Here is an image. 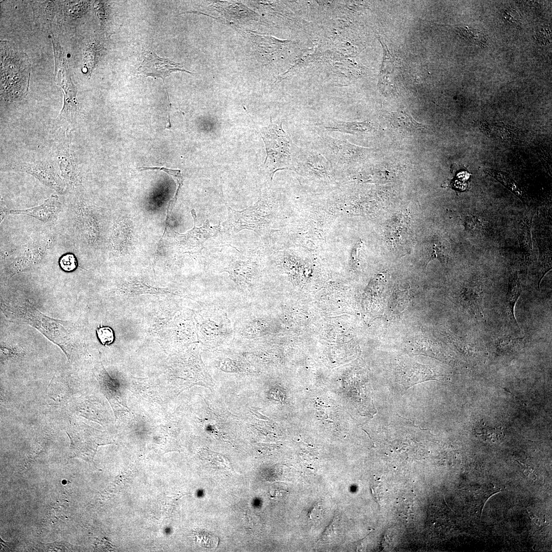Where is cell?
Returning a JSON list of instances; mask_svg holds the SVG:
<instances>
[{
  "instance_id": "13",
  "label": "cell",
  "mask_w": 552,
  "mask_h": 552,
  "mask_svg": "<svg viewBox=\"0 0 552 552\" xmlns=\"http://www.w3.org/2000/svg\"><path fill=\"white\" fill-rule=\"evenodd\" d=\"M326 131H335L353 135H366L375 131V124L369 120L362 122H346L331 120L323 125Z\"/></svg>"
},
{
  "instance_id": "9",
  "label": "cell",
  "mask_w": 552,
  "mask_h": 552,
  "mask_svg": "<svg viewBox=\"0 0 552 552\" xmlns=\"http://www.w3.org/2000/svg\"><path fill=\"white\" fill-rule=\"evenodd\" d=\"M139 73L146 77L151 76L156 78H162L164 80L175 71H185L189 72L184 68L179 63H176L168 59L163 58L157 56L153 51L146 50L144 55V60L138 68Z\"/></svg>"
},
{
  "instance_id": "2",
  "label": "cell",
  "mask_w": 552,
  "mask_h": 552,
  "mask_svg": "<svg viewBox=\"0 0 552 552\" xmlns=\"http://www.w3.org/2000/svg\"><path fill=\"white\" fill-rule=\"evenodd\" d=\"M260 134L266 152L263 166L271 179L278 170L295 171L300 148L283 130L282 123L273 122L271 118L269 125L263 128Z\"/></svg>"
},
{
  "instance_id": "19",
  "label": "cell",
  "mask_w": 552,
  "mask_h": 552,
  "mask_svg": "<svg viewBox=\"0 0 552 552\" xmlns=\"http://www.w3.org/2000/svg\"><path fill=\"white\" fill-rule=\"evenodd\" d=\"M463 301L473 314H481L482 312V297L480 291H476L472 288L468 289L464 292Z\"/></svg>"
},
{
  "instance_id": "29",
  "label": "cell",
  "mask_w": 552,
  "mask_h": 552,
  "mask_svg": "<svg viewBox=\"0 0 552 552\" xmlns=\"http://www.w3.org/2000/svg\"><path fill=\"white\" fill-rule=\"evenodd\" d=\"M504 19L512 24H517L519 20V15L518 12L513 9L509 8L505 10L503 13Z\"/></svg>"
},
{
  "instance_id": "1",
  "label": "cell",
  "mask_w": 552,
  "mask_h": 552,
  "mask_svg": "<svg viewBox=\"0 0 552 552\" xmlns=\"http://www.w3.org/2000/svg\"><path fill=\"white\" fill-rule=\"evenodd\" d=\"M1 42V94L6 101H19L28 91L31 71L29 58L10 42Z\"/></svg>"
},
{
  "instance_id": "24",
  "label": "cell",
  "mask_w": 552,
  "mask_h": 552,
  "mask_svg": "<svg viewBox=\"0 0 552 552\" xmlns=\"http://www.w3.org/2000/svg\"><path fill=\"white\" fill-rule=\"evenodd\" d=\"M338 522L339 517L336 516L333 518L332 522L328 527H327L323 532L321 536L320 541L323 542H331L335 539L337 535Z\"/></svg>"
},
{
  "instance_id": "14",
  "label": "cell",
  "mask_w": 552,
  "mask_h": 552,
  "mask_svg": "<svg viewBox=\"0 0 552 552\" xmlns=\"http://www.w3.org/2000/svg\"><path fill=\"white\" fill-rule=\"evenodd\" d=\"M57 159L61 175L65 183L73 186L79 185L80 175L69 149L65 148L59 151Z\"/></svg>"
},
{
  "instance_id": "21",
  "label": "cell",
  "mask_w": 552,
  "mask_h": 552,
  "mask_svg": "<svg viewBox=\"0 0 552 552\" xmlns=\"http://www.w3.org/2000/svg\"><path fill=\"white\" fill-rule=\"evenodd\" d=\"M425 256L427 258L428 262L434 259L438 258L441 261H444L445 251L444 246L440 244V241L432 240L425 245Z\"/></svg>"
},
{
  "instance_id": "6",
  "label": "cell",
  "mask_w": 552,
  "mask_h": 552,
  "mask_svg": "<svg viewBox=\"0 0 552 552\" xmlns=\"http://www.w3.org/2000/svg\"><path fill=\"white\" fill-rule=\"evenodd\" d=\"M194 219V227L185 234L175 232V244L182 253L195 254L199 252L204 247V244L209 239L217 235L220 231V223L212 225L206 220L202 226H196V215L194 210L191 211Z\"/></svg>"
},
{
  "instance_id": "7",
  "label": "cell",
  "mask_w": 552,
  "mask_h": 552,
  "mask_svg": "<svg viewBox=\"0 0 552 552\" xmlns=\"http://www.w3.org/2000/svg\"><path fill=\"white\" fill-rule=\"evenodd\" d=\"M262 202L259 200L255 204L242 211H236L228 207V216L223 226L233 234L247 229L257 232L264 220L262 212Z\"/></svg>"
},
{
  "instance_id": "16",
  "label": "cell",
  "mask_w": 552,
  "mask_h": 552,
  "mask_svg": "<svg viewBox=\"0 0 552 552\" xmlns=\"http://www.w3.org/2000/svg\"><path fill=\"white\" fill-rule=\"evenodd\" d=\"M225 270L237 284L247 283L254 277V262L249 260L237 261Z\"/></svg>"
},
{
  "instance_id": "4",
  "label": "cell",
  "mask_w": 552,
  "mask_h": 552,
  "mask_svg": "<svg viewBox=\"0 0 552 552\" xmlns=\"http://www.w3.org/2000/svg\"><path fill=\"white\" fill-rule=\"evenodd\" d=\"M52 40L55 57V81L62 89L63 94V105L57 120L63 124H72L78 112L77 89L72 80L65 54L58 40L52 35Z\"/></svg>"
},
{
  "instance_id": "18",
  "label": "cell",
  "mask_w": 552,
  "mask_h": 552,
  "mask_svg": "<svg viewBox=\"0 0 552 552\" xmlns=\"http://www.w3.org/2000/svg\"><path fill=\"white\" fill-rule=\"evenodd\" d=\"M130 226L124 220H120L115 224L110 242L112 247L118 251H122L126 247L130 238Z\"/></svg>"
},
{
  "instance_id": "28",
  "label": "cell",
  "mask_w": 552,
  "mask_h": 552,
  "mask_svg": "<svg viewBox=\"0 0 552 552\" xmlns=\"http://www.w3.org/2000/svg\"><path fill=\"white\" fill-rule=\"evenodd\" d=\"M477 431H479V433H476L480 435L486 436V438H489L490 440L497 439L500 436V432H498L499 430L493 429L490 427H484L482 428L479 427Z\"/></svg>"
},
{
  "instance_id": "17",
  "label": "cell",
  "mask_w": 552,
  "mask_h": 552,
  "mask_svg": "<svg viewBox=\"0 0 552 552\" xmlns=\"http://www.w3.org/2000/svg\"><path fill=\"white\" fill-rule=\"evenodd\" d=\"M521 292L520 281L517 273L511 275L507 294V306L510 318L513 323L519 327L514 314V308Z\"/></svg>"
},
{
  "instance_id": "25",
  "label": "cell",
  "mask_w": 552,
  "mask_h": 552,
  "mask_svg": "<svg viewBox=\"0 0 552 552\" xmlns=\"http://www.w3.org/2000/svg\"><path fill=\"white\" fill-rule=\"evenodd\" d=\"M97 336L104 345L111 344L114 340V334L113 330L109 327H102L97 330Z\"/></svg>"
},
{
  "instance_id": "27",
  "label": "cell",
  "mask_w": 552,
  "mask_h": 552,
  "mask_svg": "<svg viewBox=\"0 0 552 552\" xmlns=\"http://www.w3.org/2000/svg\"><path fill=\"white\" fill-rule=\"evenodd\" d=\"M465 226L468 232L473 234H479L483 230L481 222L475 216L467 217L465 221Z\"/></svg>"
},
{
  "instance_id": "3",
  "label": "cell",
  "mask_w": 552,
  "mask_h": 552,
  "mask_svg": "<svg viewBox=\"0 0 552 552\" xmlns=\"http://www.w3.org/2000/svg\"><path fill=\"white\" fill-rule=\"evenodd\" d=\"M317 145L318 151L331 163L336 173L362 164L373 151V148L358 146L326 134L318 137Z\"/></svg>"
},
{
  "instance_id": "20",
  "label": "cell",
  "mask_w": 552,
  "mask_h": 552,
  "mask_svg": "<svg viewBox=\"0 0 552 552\" xmlns=\"http://www.w3.org/2000/svg\"><path fill=\"white\" fill-rule=\"evenodd\" d=\"M484 171L496 179L519 197L522 198V193L516 183L508 174L502 171L488 169H484Z\"/></svg>"
},
{
  "instance_id": "23",
  "label": "cell",
  "mask_w": 552,
  "mask_h": 552,
  "mask_svg": "<svg viewBox=\"0 0 552 552\" xmlns=\"http://www.w3.org/2000/svg\"><path fill=\"white\" fill-rule=\"evenodd\" d=\"M138 169H140L142 171L148 170L163 171L165 173H167L168 175H170L172 177V178L174 179L176 183L177 189L176 190L175 194V195L178 196L179 189L182 185L183 182V179L181 174L180 171L179 170H175L165 167H140Z\"/></svg>"
},
{
  "instance_id": "22",
  "label": "cell",
  "mask_w": 552,
  "mask_h": 552,
  "mask_svg": "<svg viewBox=\"0 0 552 552\" xmlns=\"http://www.w3.org/2000/svg\"><path fill=\"white\" fill-rule=\"evenodd\" d=\"M529 221L525 220L519 224L518 238L521 248L528 252L531 246V231Z\"/></svg>"
},
{
  "instance_id": "5",
  "label": "cell",
  "mask_w": 552,
  "mask_h": 552,
  "mask_svg": "<svg viewBox=\"0 0 552 552\" xmlns=\"http://www.w3.org/2000/svg\"><path fill=\"white\" fill-rule=\"evenodd\" d=\"M302 177L326 180L336 173L331 163L318 150L300 149L295 169Z\"/></svg>"
},
{
  "instance_id": "10",
  "label": "cell",
  "mask_w": 552,
  "mask_h": 552,
  "mask_svg": "<svg viewBox=\"0 0 552 552\" xmlns=\"http://www.w3.org/2000/svg\"><path fill=\"white\" fill-rule=\"evenodd\" d=\"M20 170L38 179L47 186L60 194L66 191V183L57 174L53 166L47 163H22Z\"/></svg>"
},
{
  "instance_id": "8",
  "label": "cell",
  "mask_w": 552,
  "mask_h": 552,
  "mask_svg": "<svg viewBox=\"0 0 552 552\" xmlns=\"http://www.w3.org/2000/svg\"><path fill=\"white\" fill-rule=\"evenodd\" d=\"M52 242L51 236L44 235L30 242L23 252L10 266L11 274H14L38 263L49 250Z\"/></svg>"
},
{
  "instance_id": "26",
  "label": "cell",
  "mask_w": 552,
  "mask_h": 552,
  "mask_svg": "<svg viewBox=\"0 0 552 552\" xmlns=\"http://www.w3.org/2000/svg\"><path fill=\"white\" fill-rule=\"evenodd\" d=\"M59 265L61 269L64 271L71 272L76 268L77 262L74 255L67 254L61 257L59 260Z\"/></svg>"
},
{
  "instance_id": "11",
  "label": "cell",
  "mask_w": 552,
  "mask_h": 552,
  "mask_svg": "<svg viewBox=\"0 0 552 552\" xmlns=\"http://www.w3.org/2000/svg\"><path fill=\"white\" fill-rule=\"evenodd\" d=\"M61 209V204L57 196L53 195L47 199L38 206L19 210H6V214H21L32 216L43 222H48L55 219Z\"/></svg>"
},
{
  "instance_id": "15",
  "label": "cell",
  "mask_w": 552,
  "mask_h": 552,
  "mask_svg": "<svg viewBox=\"0 0 552 552\" xmlns=\"http://www.w3.org/2000/svg\"><path fill=\"white\" fill-rule=\"evenodd\" d=\"M389 122L395 128L408 133H427L429 128L427 125L420 123L403 112H393Z\"/></svg>"
},
{
  "instance_id": "12",
  "label": "cell",
  "mask_w": 552,
  "mask_h": 552,
  "mask_svg": "<svg viewBox=\"0 0 552 552\" xmlns=\"http://www.w3.org/2000/svg\"><path fill=\"white\" fill-rule=\"evenodd\" d=\"M77 225L80 233L90 243L99 239L100 230L93 212L86 205L78 206L76 213Z\"/></svg>"
}]
</instances>
